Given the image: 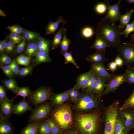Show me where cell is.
<instances>
[{"label": "cell", "instance_id": "cell-1", "mask_svg": "<svg viewBox=\"0 0 134 134\" xmlns=\"http://www.w3.org/2000/svg\"><path fill=\"white\" fill-rule=\"evenodd\" d=\"M123 29L109 20H100L97 24L94 33L103 39L110 48L116 49L121 44V33Z\"/></svg>", "mask_w": 134, "mask_h": 134}, {"label": "cell", "instance_id": "cell-2", "mask_svg": "<svg viewBox=\"0 0 134 134\" xmlns=\"http://www.w3.org/2000/svg\"><path fill=\"white\" fill-rule=\"evenodd\" d=\"M100 115L97 111L78 114L75 123L81 134H98L100 131Z\"/></svg>", "mask_w": 134, "mask_h": 134}, {"label": "cell", "instance_id": "cell-3", "mask_svg": "<svg viewBox=\"0 0 134 134\" xmlns=\"http://www.w3.org/2000/svg\"><path fill=\"white\" fill-rule=\"evenodd\" d=\"M100 98L93 91L81 90L73 108L78 114L90 112L98 107Z\"/></svg>", "mask_w": 134, "mask_h": 134}, {"label": "cell", "instance_id": "cell-4", "mask_svg": "<svg viewBox=\"0 0 134 134\" xmlns=\"http://www.w3.org/2000/svg\"><path fill=\"white\" fill-rule=\"evenodd\" d=\"M51 117L60 129L66 130L70 127L73 122L72 109L70 106L64 104L55 107L52 110Z\"/></svg>", "mask_w": 134, "mask_h": 134}, {"label": "cell", "instance_id": "cell-5", "mask_svg": "<svg viewBox=\"0 0 134 134\" xmlns=\"http://www.w3.org/2000/svg\"><path fill=\"white\" fill-rule=\"evenodd\" d=\"M119 108V102L116 101L105 109V126L103 134H114Z\"/></svg>", "mask_w": 134, "mask_h": 134}, {"label": "cell", "instance_id": "cell-6", "mask_svg": "<svg viewBox=\"0 0 134 134\" xmlns=\"http://www.w3.org/2000/svg\"><path fill=\"white\" fill-rule=\"evenodd\" d=\"M118 55L123 59L127 68L134 66V43L131 40L124 43L117 48Z\"/></svg>", "mask_w": 134, "mask_h": 134}, {"label": "cell", "instance_id": "cell-7", "mask_svg": "<svg viewBox=\"0 0 134 134\" xmlns=\"http://www.w3.org/2000/svg\"><path fill=\"white\" fill-rule=\"evenodd\" d=\"M53 94L51 88L42 86L32 92L31 95L27 97L30 103L35 107L50 99Z\"/></svg>", "mask_w": 134, "mask_h": 134}, {"label": "cell", "instance_id": "cell-8", "mask_svg": "<svg viewBox=\"0 0 134 134\" xmlns=\"http://www.w3.org/2000/svg\"><path fill=\"white\" fill-rule=\"evenodd\" d=\"M52 104L44 102L35 107L31 111L28 120L30 122H40L45 120L51 114Z\"/></svg>", "mask_w": 134, "mask_h": 134}, {"label": "cell", "instance_id": "cell-9", "mask_svg": "<svg viewBox=\"0 0 134 134\" xmlns=\"http://www.w3.org/2000/svg\"><path fill=\"white\" fill-rule=\"evenodd\" d=\"M91 68L93 74L106 83H108L117 75L108 72L103 64H91Z\"/></svg>", "mask_w": 134, "mask_h": 134}, {"label": "cell", "instance_id": "cell-10", "mask_svg": "<svg viewBox=\"0 0 134 134\" xmlns=\"http://www.w3.org/2000/svg\"><path fill=\"white\" fill-rule=\"evenodd\" d=\"M14 104L7 98L0 102V120H9L12 114Z\"/></svg>", "mask_w": 134, "mask_h": 134}, {"label": "cell", "instance_id": "cell-11", "mask_svg": "<svg viewBox=\"0 0 134 134\" xmlns=\"http://www.w3.org/2000/svg\"><path fill=\"white\" fill-rule=\"evenodd\" d=\"M119 115L122 119L126 131L128 134L130 131L134 128V114L133 110L128 109L119 111Z\"/></svg>", "mask_w": 134, "mask_h": 134}, {"label": "cell", "instance_id": "cell-12", "mask_svg": "<svg viewBox=\"0 0 134 134\" xmlns=\"http://www.w3.org/2000/svg\"><path fill=\"white\" fill-rule=\"evenodd\" d=\"M121 1L122 0H119L117 3L111 5L109 4L108 0L106 1V2L108 7V11L105 16L101 20H108L113 23H115L116 22L118 21L121 14L119 5Z\"/></svg>", "mask_w": 134, "mask_h": 134}, {"label": "cell", "instance_id": "cell-13", "mask_svg": "<svg viewBox=\"0 0 134 134\" xmlns=\"http://www.w3.org/2000/svg\"><path fill=\"white\" fill-rule=\"evenodd\" d=\"M125 82L126 79L124 74L117 75L107 83L102 96L115 91L120 85Z\"/></svg>", "mask_w": 134, "mask_h": 134}, {"label": "cell", "instance_id": "cell-14", "mask_svg": "<svg viewBox=\"0 0 134 134\" xmlns=\"http://www.w3.org/2000/svg\"><path fill=\"white\" fill-rule=\"evenodd\" d=\"M50 100L52 105L55 107L63 105L66 101L69 100L68 90L59 93H53Z\"/></svg>", "mask_w": 134, "mask_h": 134}, {"label": "cell", "instance_id": "cell-15", "mask_svg": "<svg viewBox=\"0 0 134 134\" xmlns=\"http://www.w3.org/2000/svg\"><path fill=\"white\" fill-rule=\"evenodd\" d=\"M33 110L29 101L23 99L14 105L13 113L17 115H19L28 111H32Z\"/></svg>", "mask_w": 134, "mask_h": 134}, {"label": "cell", "instance_id": "cell-16", "mask_svg": "<svg viewBox=\"0 0 134 134\" xmlns=\"http://www.w3.org/2000/svg\"><path fill=\"white\" fill-rule=\"evenodd\" d=\"M105 52L96 51L87 57L85 59L91 64H103L109 59L105 56Z\"/></svg>", "mask_w": 134, "mask_h": 134}, {"label": "cell", "instance_id": "cell-17", "mask_svg": "<svg viewBox=\"0 0 134 134\" xmlns=\"http://www.w3.org/2000/svg\"><path fill=\"white\" fill-rule=\"evenodd\" d=\"M93 74L91 69L86 72L81 74L77 78L75 85L79 89H82L87 84Z\"/></svg>", "mask_w": 134, "mask_h": 134}, {"label": "cell", "instance_id": "cell-18", "mask_svg": "<svg viewBox=\"0 0 134 134\" xmlns=\"http://www.w3.org/2000/svg\"><path fill=\"white\" fill-rule=\"evenodd\" d=\"M61 23L64 24H66V21L64 20L61 15L59 17L57 20L55 22L50 21L47 25L45 29L46 34L47 35L55 34V32L58 29L59 24Z\"/></svg>", "mask_w": 134, "mask_h": 134}, {"label": "cell", "instance_id": "cell-19", "mask_svg": "<svg viewBox=\"0 0 134 134\" xmlns=\"http://www.w3.org/2000/svg\"><path fill=\"white\" fill-rule=\"evenodd\" d=\"M107 48H110L106 41L102 38L96 36L93 45L90 47L91 48L95 49L96 51L105 52Z\"/></svg>", "mask_w": 134, "mask_h": 134}, {"label": "cell", "instance_id": "cell-20", "mask_svg": "<svg viewBox=\"0 0 134 134\" xmlns=\"http://www.w3.org/2000/svg\"><path fill=\"white\" fill-rule=\"evenodd\" d=\"M107 84V83H105L98 76L94 85L92 91L101 98L103 94Z\"/></svg>", "mask_w": 134, "mask_h": 134}, {"label": "cell", "instance_id": "cell-21", "mask_svg": "<svg viewBox=\"0 0 134 134\" xmlns=\"http://www.w3.org/2000/svg\"><path fill=\"white\" fill-rule=\"evenodd\" d=\"M134 12L133 9L129 11L127 9L125 14H121L119 19V24L118 26L119 27L123 29L129 23Z\"/></svg>", "mask_w": 134, "mask_h": 134}, {"label": "cell", "instance_id": "cell-22", "mask_svg": "<svg viewBox=\"0 0 134 134\" xmlns=\"http://www.w3.org/2000/svg\"><path fill=\"white\" fill-rule=\"evenodd\" d=\"M35 58L33 62L36 64L41 63H49L51 61L49 55V52L45 51H38L36 55Z\"/></svg>", "mask_w": 134, "mask_h": 134}, {"label": "cell", "instance_id": "cell-23", "mask_svg": "<svg viewBox=\"0 0 134 134\" xmlns=\"http://www.w3.org/2000/svg\"><path fill=\"white\" fill-rule=\"evenodd\" d=\"M39 122H30L22 130L20 134H38V129Z\"/></svg>", "mask_w": 134, "mask_h": 134}, {"label": "cell", "instance_id": "cell-24", "mask_svg": "<svg viewBox=\"0 0 134 134\" xmlns=\"http://www.w3.org/2000/svg\"><path fill=\"white\" fill-rule=\"evenodd\" d=\"M13 125L8 120H0V134H13Z\"/></svg>", "mask_w": 134, "mask_h": 134}, {"label": "cell", "instance_id": "cell-25", "mask_svg": "<svg viewBox=\"0 0 134 134\" xmlns=\"http://www.w3.org/2000/svg\"><path fill=\"white\" fill-rule=\"evenodd\" d=\"M55 34L54 37L52 42V49H55L60 46L62 40L63 34L65 28H64V25Z\"/></svg>", "mask_w": 134, "mask_h": 134}, {"label": "cell", "instance_id": "cell-26", "mask_svg": "<svg viewBox=\"0 0 134 134\" xmlns=\"http://www.w3.org/2000/svg\"><path fill=\"white\" fill-rule=\"evenodd\" d=\"M38 134H52L47 119L40 122L38 129Z\"/></svg>", "mask_w": 134, "mask_h": 134}, {"label": "cell", "instance_id": "cell-27", "mask_svg": "<svg viewBox=\"0 0 134 134\" xmlns=\"http://www.w3.org/2000/svg\"><path fill=\"white\" fill-rule=\"evenodd\" d=\"M38 38V51H45L49 52L50 43L49 40L40 36Z\"/></svg>", "mask_w": 134, "mask_h": 134}, {"label": "cell", "instance_id": "cell-28", "mask_svg": "<svg viewBox=\"0 0 134 134\" xmlns=\"http://www.w3.org/2000/svg\"><path fill=\"white\" fill-rule=\"evenodd\" d=\"M6 89L11 91L14 94H16L19 87L15 79L11 78L4 80L3 82Z\"/></svg>", "mask_w": 134, "mask_h": 134}, {"label": "cell", "instance_id": "cell-29", "mask_svg": "<svg viewBox=\"0 0 134 134\" xmlns=\"http://www.w3.org/2000/svg\"><path fill=\"white\" fill-rule=\"evenodd\" d=\"M132 108L134 109V89L129 97L125 100L123 105L120 107L119 111Z\"/></svg>", "mask_w": 134, "mask_h": 134}, {"label": "cell", "instance_id": "cell-30", "mask_svg": "<svg viewBox=\"0 0 134 134\" xmlns=\"http://www.w3.org/2000/svg\"><path fill=\"white\" fill-rule=\"evenodd\" d=\"M32 92L28 86L19 87L17 91L16 95L11 100L13 101L15 98L19 96L23 97V99H25V97L30 96Z\"/></svg>", "mask_w": 134, "mask_h": 134}, {"label": "cell", "instance_id": "cell-31", "mask_svg": "<svg viewBox=\"0 0 134 134\" xmlns=\"http://www.w3.org/2000/svg\"><path fill=\"white\" fill-rule=\"evenodd\" d=\"M66 29L64 33L63 37L60 46L61 49L60 53L61 54L68 51L69 46L71 41L67 38L66 36Z\"/></svg>", "mask_w": 134, "mask_h": 134}, {"label": "cell", "instance_id": "cell-32", "mask_svg": "<svg viewBox=\"0 0 134 134\" xmlns=\"http://www.w3.org/2000/svg\"><path fill=\"white\" fill-rule=\"evenodd\" d=\"M79 90L75 85L73 87L68 90L69 100L74 103L76 102L79 95Z\"/></svg>", "mask_w": 134, "mask_h": 134}, {"label": "cell", "instance_id": "cell-33", "mask_svg": "<svg viewBox=\"0 0 134 134\" xmlns=\"http://www.w3.org/2000/svg\"><path fill=\"white\" fill-rule=\"evenodd\" d=\"M37 52V42H34L31 43L28 45L26 53L28 56L30 57L35 55Z\"/></svg>", "mask_w": 134, "mask_h": 134}, {"label": "cell", "instance_id": "cell-34", "mask_svg": "<svg viewBox=\"0 0 134 134\" xmlns=\"http://www.w3.org/2000/svg\"><path fill=\"white\" fill-rule=\"evenodd\" d=\"M114 134H128L126 131L122 119L119 114L115 127Z\"/></svg>", "mask_w": 134, "mask_h": 134}, {"label": "cell", "instance_id": "cell-35", "mask_svg": "<svg viewBox=\"0 0 134 134\" xmlns=\"http://www.w3.org/2000/svg\"><path fill=\"white\" fill-rule=\"evenodd\" d=\"M124 74L126 82L129 84H134V70L132 67L127 68Z\"/></svg>", "mask_w": 134, "mask_h": 134}, {"label": "cell", "instance_id": "cell-36", "mask_svg": "<svg viewBox=\"0 0 134 134\" xmlns=\"http://www.w3.org/2000/svg\"><path fill=\"white\" fill-rule=\"evenodd\" d=\"M49 124L52 134H62L60 129L51 117L47 119Z\"/></svg>", "mask_w": 134, "mask_h": 134}, {"label": "cell", "instance_id": "cell-37", "mask_svg": "<svg viewBox=\"0 0 134 134\" xmlns=\"http://www.w3.org/2000/svg\"><path fill=\"white\" fill-rule=\"evenodd\" d=\"M64 56L65 58V64H67L68 63H70L73 64L75 67L77 68H79V67L76 63L75 60L73 58L71 52L68 51L61 53Z\"/></svg>", "mask_w": 134, "mask_h": 134}, {"label": "cell", "instance_id": "cell-38", "mask_svg": "<svg viewBox=\"0 0 134 134\" xmlns=\"http://www.w3.org/2000/svg\"><path fill=\"white\" fill-rule=\"evenodd\" d=\"M31 59L28 56L21 55L17 57L16 61L18 64L27 66L30 64Z\"/></svg>", "mask_w": 134, "mask_h": 134}, {"label": "cell", "instance_id": "cell-39", "mask_svg": "<svg viewBox=\"0 0 134 134\" xmlns=\"http://www.w3.org/2000/svg\"><path fill=\"white\" fill-rule=\"evenodd\" d=\"M97 77V75L93 73L87 84L81 90L88 92L92 91L94 85Z\"/></svg>", "mask_w": 134, "mask_h": 134}, {"label": "cell", "instance_id": "cell-40", "mask_svg": "<svg viewBox=\"0 0 134 134\" xmlns=\"http://www.w3.org/2000/svg\"><path fill=\"white\" fill-rule=\"evenodd\" d=\"M11 33L19 34L24 33L26 30L21 26L17 25H14L7 27Z\"/></svg>", "mask_w": 134, "mask_h": 134}, {"label": "cell", "instance_id": "cell-41", "mask_svg": "<svg viewBox=\"0 0 134 134\" xmlns=\"http://www.w3.org/2000/svg\"><path fill=\"white\" fill-rule=\"evenodd\" d=\"M108 7L105 3L102 2L98 3L95 6V11L97 13L102 14L108 10Z\"/></svg>", "mask_w": 134, "mask_h": 134}, {"label": "cell", "instance_id": "cell-42", "mask_svg": "<svg viewBox=\"0 0 134 134\" xmlns=\"http://www.w3.org/2000/svg\"><path fill=\"white\" fill-rule=\"evenodd\" d=\"M126 28L121 33V35H124L127 38L130 34L132 32L134 33V19L128 24Z\"/></svg>", "mask_w": 134, "mask_h": 134}, {"label": "cell", "instance_id": "cell-43", "mask_svg": "<svg viewBox=\"0 0 134 134\" xmlns=\"http://www.w3.org/2000/svg\"><path fill=\"white\" fill-rule=\"evenodd\" d=\"M94 32L93 29L90 27L84 28L82 31V34L85 38H88L91 37L93 35Z\"/></svg>", "mask_w": 134, "mask_h": 134}, {"label": "cell", "instance_id": "cell-44", "mask_svg": "<svg viewBox=\"0 0 134 134\" xmlns=\"http://www.w3.org/2000/svg\"><path fill=\"white\" fill-rule=\"evenodd\" d=\"M24 34L25 38L28 40H32L38 38L39 34L35 32L26 30Z\"/></svg>", "mask_w": 134, "mask_h": 134}, {"label": "cell", "instance_id": "cell-45", "mask_svg": "<svg viewBox=\"0 0 134 134\" xmlns=\"http://www.w3.org/2000/svg\"><path fill=\"white\" fill-rule=\"evenodd\" d=\"M7 37L15 44L20 43L22 38L19 34L11 33L7 36Z\"/></svg>", "mask_w": 134, "mask_h": 134}, {"label": "cell", "instance_id": "cell-46", "mask_svg": "<svg viewBox=\"0 0 134 134\" xmlns=\"http://www.w3.org/2000/svg\"><path fill=\"white\" fill-rule=\"evenodd\" d=\"M0 67L1 69L6 76L10 78H12L14 74L12 72L9 65H1Z\"/></svg>", "mask_w": 134, "mask_h": 134}, {"label": "cell", "instance_id": "cell-47", "mask_svg": "<svg viewBox=\"0 0 134 134\" xmlns=\"http://www.w3.org/2000/svg\"><path fill=\"white\" fill-rule=\"evenodd\" d=\"M33 67L30 65L22 68L20 70L19 74L22 76H26L30 74L33 70Z\"/></svg>", "mask_w": 134, "mask_h": 134}, {"label": "cell", "instance_id": "cell-48", "mask_svg": "<svg viewBox=\"0 0 134 134\" xmlns=\"http://www.w3.org/2000/svg\"><path fill=\"white\" fill-rule=\"evenodd\" d=\"M0 64L1 65L10 64L12 62L11 59L5 54H2L0 58Z\"/></svg>", "mask_w": 134, "mask_h": 134}, {"label": "cell", "instance_id": "cell-49", "mask_svg": "<svg viewBox=\"0 0 134 134\" xmlns=\"http://www.w3.org/2000/svg\"><path fill=\"white\" fill-rule=\"evenodd\" d=\"M18 65L16 61L15 60H14L9 64L12 72L14 74H19L20 70Z\"/></svg>", "mask_w": 134, "mask_h": 134}, {"label": "cell", "instance_id": "cell-50", "mask_svg": "<svg viewBox=\"0 0 134 134\" xmlns=\"http://www.w3.org/2000/svg\"><path fill=\"white\" fill-rule=\"evenodd\" d=\"M7 98L5 89L3 86L0 85V102Z\"/></svg>", "mask_w": 134, "mask_h": 134}, {"label": "cell", "instance_id": "cell-51", "mask_svg": "<svg viewBox=\"0 0 134 134\" xmlns=\"http://www.w3.org/2000/svg\"><path fill=\"white\" fill-rule=\"evenodd\" d=\"M26 45L25 39H23L22 41L17 45L16 49V52L18 53H20L24 50Z\"/></svg>", "mask_w": 134, "mask_h": 134}, {"label": "cell", "instance_id": "cell-52", "mask_svg": "<svg viewBox=\"0 0 134 134\" xmlns=\"http://www.w3.org/2000/svg\"><path fill=\"white\" fill-rule=\"evenodd\" d=\"M15 44L11 40L8 41L7 42L5 49L6 52L8 53L12 52L14 49Z\"/></svg>", "mask_w": 134, "mask_h": 134}, {"label": "cell", "instance_id": "cell-53", "mask_svg": "<svg viewBox=\"0 0 134 134\" xmlns=\"http://www.w3.org/2000/svg\"><path fill=\"white\" fill-rule=\"evenodd\" d=\"M114 61L118 68L122 67L124 64L123 60L118 54L117 55Z\"/></svg>", "mask_w": 134, "mask_h": 134}, {"label": "cell", "instance_id": "cell-54", "mask_svg": "<svg viewBox=\"0 0 134 134\" xmlns=\"http://www.w3.org/2000/svg\"><path fill=\"white\" fill-rule=\"evenodd\" d=\"M117 66L114 61H112L108 64V67L112 72H114L117 70Z\"/></svg>", "mask_w": 134, "mask_h": 134}, {"label": "cell", "instance_id": "cell-55", "mask_svg": "<svg viewBox=\"0 0 134 134\" xmlns=\"http://www.w3.org/2000/svg\"><path fill=\"white\" fill-rule=\"evenodd\" d=\"M7 39L0 41V53H2L5 50L7 43Z\"/></svg>", "mask_w": 134, "mask_h": 134}, {"label": "cell", "instance_id": "cell-56", "mask_svg": "<svg viewBox=\"0 0 134 134\" xmlns=\"http://www.w3.org/2000/svg\"><path fill=\"white\" fill-rule=\"evenodd\" d=\"M0 16L3 17H6V15L4 12L1 9H0Z\"/></svg>", "mask_w": 134, "mask_h": 134}, {"label": "cell", "instance_id": "cell-57", "mask_svg": "<svg viewBox=\"0 0 134 134\" xmlns=\"http://www.w3.org/2000/svg\"><path fill=\"white\" fill-rule=\"evenodd\" d=\"M64 134H77V133L73 131H70L65 133Z\"/></svg>", "mask_w": 134, "mask_h": 134}, {"label": "cell", "instance_id": "cell-58", "mask_svg": "<svg viewBox=\"0 0 134 134\" xmlns=\"http://www.w3.org/2000/svg\"><path fill=\"white\" fill-rule=\"evenodd\" d=\"M126 1L128 4L134 3V0H127Z\"/></svg>", "mask_w": 134, "mask_h": 134}, {"label": "cell", "instance_id": "cell-59", "mask_svg": "<svg viewBox=\"0 0 134 134\" xmlns=\"http://www.w3.org/2000/svg\"><path fill=\"white\" fill-rule=\"evenodd\" d=\"M131 37L132 38L131 40L132 41H134V33L132 34V35L131 36Z\"/></svg>", "mask_w": 134, "mask_h": 134}, {"label": "cell", "instance_id": "cell-60", "mask_svg": "<svg viewBox=\"0 0 134 134\" xmlns=\"http://www.w3.org/2000/svg\"><path fill=\"white\" fill-rule=\"evenodd\" d=\"M132 68L134 70V66L132 67Z\"/></svg>", "mask_w": 134, "mask_h": 134}, {"label": "cell", "instance_id": "cell-61", "mask_svg": "<svg viewBox=\"0 0 134 134\" xmlns=\"http://www.w3.org/2000/svg\"><path fill=\"white\" fill-rule=\"evenodd\" d=\"M133 110V112H134V109ZM133 128H134V126H133Z\"/></svg>", "mask_w": 134, "mask_h": 134}, {"label": "cell", "instance_id": "cell-62", "mask_svg": "<svg viewBox=\"0 0 134 134\" xmlns=\"http://www.w3.org/2000/svg\"><path fill=\"white\" fill-rule=\"evenodd\" d=\"M134 134V133H131L130 134Z\"/></svg>", "mask_w": 134, "mask_h": 134}]
</instances>
